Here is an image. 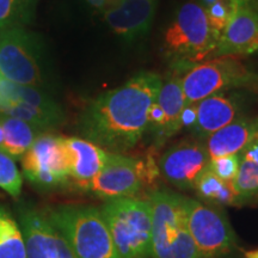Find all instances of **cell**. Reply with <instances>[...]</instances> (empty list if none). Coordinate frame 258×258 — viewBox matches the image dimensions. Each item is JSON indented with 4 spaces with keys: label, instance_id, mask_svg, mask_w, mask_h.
<instances>
[{
    "label": "cell",
    "instance_id": "23",
    "mask_svg": "<svg viewBox=\"0 0 258 258\" xmlns=\"http://www.w3.org/2000/svg\"><path fill=\"white\" fill-rule=\"evenodd\" d=\"M22 175L15 160L0 151V188L14 198H18L22 191Z\"/></svg>",
    "mask_w": 258,
    "mask_h": 258
},
{
    "label": "cell",
    "instance_id": "3",
    "mask_svg": "<svg viewBox=\"0 0 258 258\" xmlns=\"http://www.w3.org/2000/svg\"><path fill=\"white\" fill-rule=\"evenodd\" d=\"M121 258L152 256V206L134 196L106 201L99 209Z\"/></svg>",
    "mask_w": 258,
    "mask_h": 258
},
{
    "label": "cell",
    "instance_id": "10",
    "mask_svg": "<svg viewBox=\"0 0 258 258\" xmlns=\"http://www.w3.org/2000/svg\"><path fill=\"white\" fill-rule=\"evenodd\" d=\"M64 138L41 134L23 154L22 167L30 182L41 186H56L70 177Z\"/></svg>",
    "mask_w": 258,
    "mask_h": 258
},
{
    "label": "cell",
    "instance_id": "27",
    "mask_svg": "<svg viewBox=\"0 0 258 258\" xmlns=\"http://www.w3.org/2000/svg\"><path fill=\"white\" fill-rule=\"evenodd\" d=\"M240 159L245 161H250V163L257 164L258 165V137L257 135L253 138V140L244 148Z\"/></svg>",
    "mask_w": 258,
    "mask_h": 258
},
{
    "label": "cell",
    "instance_id": "29",
    "mask_svg": "<svg viewBox=\"0 0 258 258\" xmlns=\"http://www.w3.org/2000/svg\"><path fill=\"white\" fill-rule=\"evenodd\" d=\"M252 0H230L232 6H240V5H249Z\"/></svg>",
    "mask_w": 258,
    "mask_h": 258
},
{
    "label": "cell",
    "instance_id": "15",
    "mask_svg": "<svg viewBox=\"0 0 258 258\" xmlns=\"http://www.w3.org/2000/svg\"><path fill=\"white\" fill-rule=\"evenodd\" d=\"M194 111L195 117L190 127L200 139H207L233 122L237 118L238 109L232 99L222 93H217L194 104Z\"/></svg>",
    "mask_w": 258,
    "mask_h": 258
},
{
    "label": "cell",
    "instance_id": "2",
    "mask_svg": "<svg viewBox=\"0 0 258 258\" xmlns=\"http://www.w3.org/2000/svg\"><path fill=\"white\" fill-rule=\"evenodd\" d=\"M219 36L209 22L206 6L189 2L179 9L164 34V55L176 69L190 70L212 59Z\"/></svg>",
    "mask_w": 258,
    "mask_h": 258
},
{
    "label": "cell",
    "instance_id": "6",
    "mask_svg": "<svg viewBox=\"0 0 258 258\" xmlns=\"http://www.w3.org/2000/svg\"><path fill=\"white\" fill-rule=\"evenodd\" d=\"M258 82L252 72L238 56H215L195 64L182 78L186 105H192L206 97L235 88L251 86Z\"/></svg>",
    "mask_w": 258,
    "mask_h": 258
},
{
    "label": "cell",
    "instance_id": "9",
    "mask_svg": "<svg viewBox=\"0 0 258 258\" xmlns=\"http://www.w3.org/2000/svg\"><path fill=\"white\" fill-rule=\"evenodd\" d=\"M186 224L202 258H214L234 246L230 224L220 212L194 199L184 198Z\"/></svg>",
    "mask_w": 258,
    "mask_h": 258
},
{
    "label": "cell",
    "instance_id": "32",
    "mask_svg": "<svg viewBox=\"0 0 258 258\" xmlns=\"http://www.w3.org/2000/svg\"><path fill=\"white\" fill-rule=\"evenodd\" d=\"M257 137H258V133H257Z\"/></svg>",
    "mask_w": 258,
    "mask_h": 258
},
{
    "label": "cell",
    "instance_id": "17",
    "mask_svg": "<svg viewBox=\"0 0 258 258\" xmlns=\"http://www.w3.org/2000/svg\"><path fill=\"white\" fill-rule=\"evenodd\" d=\"M156 102L164 114V124L158 135L161 141H165L178 133L183 127V114L188 105L183 92L182 78L171 77L167 82L161 84Z\"/></svg>",
    "mask_w": 258,
    "mask_h": 258
},
{
    "label": "cell",
    "instance_id": "24",
    "mask_svg": "<svg viewBox=\"0 0 258 258\" xmlns=\"http://www.w3.org/2000/svg\"><path fill=\"white\" fill-rule=\"evenodd\" d=\"M233 185L241 199H247L258 192V165L240 159V166Z\"/></svg>",
    "mask_w": 258,
    "mask_h": 258
},
{
    "label": "cell",
    "instance_id": "25",
    "mask_svg": "<svg viewBox=\"0 0 258 258\" xmlns=\"http://www.w3.org/2000/svg\"><path fill=\"white\" fill-rule=\"evenodd\" d=\"M240 166L239 154H232V156H224L209 159L207 167L218 176L219 178L225 182L233 183L235 177L238 175Z\"/></svg>",
    "mask_w": 258,
    "mask_h": 258
},
{
    "label": "cell",
    "instance_id": "14",
    "mask_svg": "<svg viewBox=\"0 0 258 258\" xmlns=\"http://www.w3.org/2000/svg\"><path fill=\"white\" fill-rule=\"evenodd\" d=\"M70 177L84 188L104 166L108 152L86 139L64 138Z\"/></svg>",
    "mask_w": 258,
    "mask_h": 258
},
{
    "label": "cell",
    "instance_id": "22",
    "mask_svg": "<svg viewBox=\"0 0 258 258\" xmlns=\"http://www.w3.org/2000/svg\"><path fill=\"white\" fill-rule=\"evenodd\" d=\"M42 238L47 258H77L76 254L48 218H42Z\"/></svg>",
    "mask_w": 258,
    "mask_h": 258
},
{
    "label": "cell",
    "instance_id": "16",
    "mask_svg": "<svg viewBox=\"0 0 258 258\" xmlns=\"http://www.w3.org/2000/svg\"><path fill=\"white\" fill-rule=\"evenodd\" d=\"M258 133V122L235 118L233 122L219 129L207 138L209 159L224 156H232L243 152Z\"/></svg>",
    "mask_w": 258,
    "mask_h": 258
},
{
    "label": "cell",
    "instance_id": "4",
    "mask_svg": "<svg viewBox=\"0 0 258 258\" xmlns=\"http://www.w3.org/2000/svg\"><path fill=\"white\" fill-rule=\"evenodd\" d=\"M48 220L77 258H121L101 211L90 206H60Z\"/></svg>",
    "mask_w": 258,
    "mask_h": 258
},
{
    "label": "cell",
    "instance_id": "7",
    "mask_svg": "<svg viewBox=\"0 0 258 258\" xmlns=\"http://www.w3.org/2000/svg\"><path fill=\"white\" fill-rule=\"evenodd\" d=\"M0 76L19 85L42 83L37 38L22 27L0 32Z\"/></svg>",
    "mask_w": 258,
    "mask_h": 258
},
{
    "label": "cell",
    "instance_id": "12",
    "mask_svg": "<svg viewBox=\"0 0 258 258\" xmlns=\"http://www.w3.org/2000/svg\"><path fill=\"white\" fill-rule=\"evenodd\" d=\"M156 8L157 0H106L103 14L116 35L132 42L150 30Z\"/></svg>",
    "mask_w": 258,
    "mask_h": 258
},
{
    "label": "cell",
    "instance_id": "1",
    "mask_svg": "<svg viewBox=\"0 0 258 258\" xmlns=\"http://www.w3.org/2000/svg\"><path fill=\"white\" fill-rule=\"evenodd\" d=\"M161 84L157 73L140 72L97 97L80 117L83 137L110 153L124 154L134 148L148 129V110Z\"/></svg>",
    "mask_w": 258,
    "mask_h": 258
},
{
    "label": "cell",
    "instance_id": "31",
    "mask_svg": "<svg viewBox=\"0 0 258 258\" xmlns=\"http://www.w3.org/2000/svg\"><path fill=\"white\" fill-rule=\"evenodd\" d=\"M253 10H256V11L258 12V0H257V3H256V9H253Z\"/></svg>",
    "mask_w": 258,
    "mask_h": 258
},
{
    "label": "cell",
    "instance_id": "8",
    "mask_svg": "<svg viewBox=\"0 0 258 258\" xmlns=\"http://www.w3.org/2000/svg\"><path fill=\"white\" fill-rule=\"evenodd\" d=\"M148 170L144 160L108 152L104 166L84 190L105 201L134 196L143 188Z\"/></svg>",
    "mask_w": 258,
    "mask_h": 258
},
{
    "label": "cell",
    "instance_id": "26",
    "mask_svg": "<svg viewBox=\"0 0 258 258\" xmlns=\"http://www.w3.org/2000/svg\"><path fill=\"white\" fill-rule=\"evenodd\" d=\"M232 4L230 0H213V3L208 6L207 15L211 22L213 29L218 32L219 35L224 30L228 18H230L232 11Z\"/></svg>",
    "mask_w": 258,
    "mask_h": 258
},
{
    "label": "cell",
    "instance_id": "13",
    "mask_svg": "<svg viewBox=\"0 0 258 258\" xmlns=\"http://www.w3.org/2000/svg\"><path fill=\"white\" fill-rule=\"evenodd\" d=\"M209 157L205 146L198 143H180L161 157L159 166L169 182L179 189H191L196 179L208 165Z\"/></svg>",
    "mask_w": 258,
    "mask_h": 258
},
{
    "label": "cell",
    "instance_id": "30",
    "mask_svg": "<svg viewBox=\"0 0 258 258\" xmlns=\"http://www.w3.org/2000/svg\"><path fill=\"white\" fill-rule=\"evenodd\" d=\"M245 258H258V249L246 251L245 252Z\"/></svg>",
    "mask_w": 258,
    "mask_h": 258
},
{
    "label": "cell",
    "instance_id": "28",
    "mask_svg": "<svg viewBox=\"0 0 258 258\" xmlns=\"http://www.w3.org/2000/svg\"><path fill=\"white\" fill-rule=\"evenodd\" d=\"M86 2H88L89 4L92 6V8L103 11V10H104V8H105L106 0H86Z\"/></svg>",
    "mask_w": 258,
    "mask_h": 258
},
{
    "label": "cell",
    "instance_id": "19",
    "mask_svg": "<svg viewBox=\"0 0 258 258\" xmlns=\"http://www.w3.org/2000/svg\"><path fill=\"white\" fill-rule=\"evenodd\" d=\"M194 188L200 198L214 205L230 206L243 200L235 190L233 183L220 179L208 167L198 177Z\"/></svg>",
    "mask_w": 258,
    "mask_h": 258
},
{
    "label": "cell",
    "instance_id": "11",
    "mask_svg": "<svg viewBox=\"0 0 258 258\" xmlns=\"http://www.w3.org/2000/svg\"><path fill=\"white\" fill-rule=\"evenodd\" d=\"M258 51V12L250 5L232 8L230 18L221 31L215 56L249 55Z\"/></svg>",
    "mask_w": 258,
    "mask_h": 258
},
{
    "label": "cell",
    "instance_id": "5",
    "mask_svg": "<svg viewBox=\"0 0 258 258\" xmlns=\"http://www.w3.org/2000/svg\"><path fill=\"white\" fill-rule=\"evenodd\" d=\"M148 200L153 221L151 258H202L186 224L184 196L157 190Z\"/></svg>",
    "mask_w": 258,
    "mask_h": 258
},
{
    "label": "cell",
    "instance_id": "18",
    "mask_svg": "<svg viewBox=\"0 0 258 258\" xmlns=\"http://www.w3.org/2000/svg\"><path fill=\"white\" fill-rule=\"evenodd\" d=\"M0 125L4 132L3 152L12 159H19L29 150L36 139V131L27 122L0 114Z\"/></svg>",
    "mask_w": 258,
    "mask_h": 258
},
{
    "label": "cell",
    "instance_id": "20",
    "mask_svg": "<svg viewBox=\"0 0 258 258\" xmlns=\"http://www.w3.org/2000/svg\"><path fill=\"white\" fill-rule=\"evenodd\" d=\"M0 258H27L23 232L4 207H0Z\"/></svg>",
    "mask_w": 258,
    "mask_h": 258
},
{
    "label": "cell",
    "instance_id": "21",
    "mask_svg": "<svg viewBox=\"0 0 258 258\" xmlns=\"http://www.w3.org/2000/svg\"><path fill=\"white\" fill-rule=\"evenodd\" d=\"M37 0H0V29L19 27L30 21Z\"/></svg>",
    "mask_w": 258,
    "mask_h": 258
}]
</instances>
